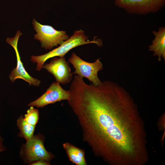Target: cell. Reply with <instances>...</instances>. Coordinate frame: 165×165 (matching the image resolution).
Returning <instances> with one entry per match:
<instances>
[{
  "instance_id": "cell-1",
  "label": "cell",
  "mask_w": 165,
  "mask_h": 165,
  "mask_svg": "<svg viewBox=\"0 0 165 165\" xmlns=\"http://www.w3.org/2000/svg\"><path fill=\"white\" fill-rule=\"evenodd\" d=\"M68 103L77 116L83 141L95 155L112 165H144L149 154L144 125L129 93L109 80L95 86L77 76Z\"/></svg>"
},
{
  "instance_id": "cell-2",
  "label": "cell",
  "mask_w": 165,
  "mask_h": 165,
  "mask_svg": "<svg viewBox=\"0 0 165 165\" xmlns=\"http://www.w3.org/2000/svg\"><path fill=\"white\" fill-rule=\"evenodd\" d=\"M88 38L84 31L80 30L74 31L73 35L64 41L58 47L45 54L39 56H31V60L37 63L36 70L40 71L45 62L48 59L56 57H64L71 49L76 47L89 43H95L99 46L102 45L100 39L94 38L91 41H87Z\"/></svg>"
},
{
  "instance_id": "cell-3",
  "label": "cell",
  "mask_w": 165,
  "mask_h": 165,
  "mask_svg": "<svg viewBox=\"0 0 165 165\" xmlns=\"http://www.w3.org/2000/svg\"><path fill=\"white\" fill-rule=\"evenodd\" d=\"M32 24L37 33L34 39L39 41L42 47L46 50L57 46L69 38L65 31H58L51 26L42 24L35 18L33 19Z\"/></svg>"
},
{
  "instance_id": "cell-4",
  "label": "cell",
  "mask_w": 165,
  "mask_h": 165,
  "mask_svg": "<svg viewBox=\"0 0 165 165\" xmlns=\"http://www.w3.org/2000/svg\"><path fill=\"white\" fill-rule=\"evenodd\" d=\"M68 62L73 66L75 70L72 74L82 78H87L92 84L97 86L100 84L101 81L98 76V72L103 70V64L99 59L93 62H89L82 59L76 53H72Z\"/></svg>"
},
{
  "instance_id": "cell-5",
  "label": "cell",
  "mask_w": 165,
  "mask_h": 165,
  "mask_svg": "<svg viewBox=\"0 0 165 165\" xmlns=\"http://www.w3.org/2000/svg\"><path fill=\"white\" fill-rule=\"evenodd\" d=\"M114 3L129 14L146 15L162 9L165 0H115Z\"/></svg>"
},
{
  "instance_id": "cell-6",
  "label": "cell",
  "mask_w": 165,
  "mask_h": 165,
  "mask_svg": "<svg viewBox=\"0 0 165 165\" xmlns=\"http://www.w3.org/2000/svg\"><path fill=\"white\" fill-rule=\"evenodd\" d=\"M22 35V33L18 30L14 37L7 38L6 39V42L14 49L17 58L16 67L11 71L9 78L12 82H14L17 79H21L28 82L30 85L38 86L41 83V81L32 77L28 74L21 60L17 49V44L19 37Z\"/></svg>"
},
{
  "instance_id": "cell-7",
  "label": "cell",
  "mask_w": 165,
  "mask_h": 165,
  "mask_svg": "<svg viewBox=\"0 0 165 165\" xmlns=\"http://www.w3.org/2000/svg\"><path fill=\"white\" fill-rule=\"evenodd\" d=\"M69 90L63 89L60 83L53 82L46 92L40 97L28 104V106L42 108L50 104L63 100H68L70 97Z\"/></svg>"
},
{
  "instance_id": "cell-8",
  "label": "cell",
  "mask_w": 165,
  "mask_h": 165,
  "mask_svg": "<svg viewBox=\"0 0 165 165\" xmlns=\"http://www.w3.org/2000/svg\"><path fill=\"white\" fill-rule=\"evenodd\" d=\"M45 69L55 77L56 82L64 85L70 82L73 78L69 62L64 57H55L48 64H44Z\"/></svg>"
},
{
  "instance_id": "cell-9",
  "label": "cell",
  "mask_w": 165,
  "mask_h": 165,
  "mask_svg": "<svg viewBox=\"0 0 165 165\" xmlns=\"http://www.w3.org/2000/svg\"><path fill=\"white\" fill-rule=\"evenodd\" d=\"M25 153L27 159L31 162L38 160L48 161L52 158L46 149L42 140L38 136H34L30 141L26 143Z\"/></svg>"
},
{
  "instance_id": "cell-10",
  "label": "cell",
  "mask_w": 165,
  "mask_h": 165,
  "mask_svg": "<svg viewBox=\"0 0 165 165\" xmlns=\"http://www.w3.org/2000/svg\"><path fill=\"white\" fill-rule=\"evenodd\" d=\"M154 36L152 43L148 46L149 51L153 52L154 56L158 57V61H161L163 58L165 60V28L160 27L157 31H153Z\"/></svg>"
},
{
  "instance_id": "cell-11",
  "label": "cell",
  "mask_w": 165,
  "mask_h": 165,
  "mask_svg": "<svg viewBox=\"0 0 165 165\" xmlns=\"http://www.w3.org/2000/svg\"><path fill=\"white\" fill-rule=\"evenodd\" d=\"M70 160L77 165H87L85 157V152L82 149L71 144L66 142L63 145Z\"/></svg>"
},
{
  "instance_id": "cell-12",
  "label": "cell",
  "mask_w": 165,
  "mask_h": 165,
  "mask_svg": "<svg viewBox=\"0 0 165 165\" xmlns=\"http://www.w3.org/2000/svg\"><path fill=\"white\" fill-rule=\"evenodd\" d=\"M17 125L21 134L26 140V143L30 141L34 136L33 134L35 126L27 123L22 116L18 119Z\"/></svg>"
},
{
  "instance_id": "cell-13",
  "label": "cell",
  "mask_w": 165,
  "mask_h": 165,
  "mask_svg": "<svg viewBox=\"0 0 165 165\" xmlns=\"http://www.w3.org/2000/svg\"><path fill=\"white\" fill-rule=\"evenodd\" d=\"M24 119L29 124L35 126L39 119L38 110L31 106L25 114Z\"/></svg>"
},
{
  "instance_id": "cell-14",
  "label": "cell",
  "mask_w": 165,
  "mask_h": 165,
  "mask_svg": "<svg viewBox=\"0 0 165 165\" xmlns=\"http://www.w3.org/2000/svg\"><path fill=\"white\" fill-rule=\"evenodd\" d=\"M49 163H48L46 161L42 160H38L37 162H35L31 165H49Z\"/></svg>"
},
{
  "instance_id": "cell-15",
  "label": "cell",
  "mask_w": 165,
  "mask_h": 165,
  "mask_svg": "<svg viewBox=\"0 0 165 165\" xmlns=\"http://www.w3.org/2000/svg\"><path fill=\"white\" fill-rule=\"evenodd\" d=\"M3 139L0 136V152L5 151L6 149L5 146L3 145Z\"/></svg>"
}]
</instances>
